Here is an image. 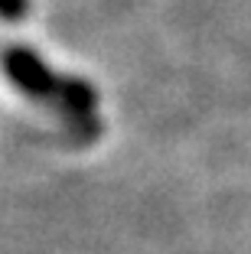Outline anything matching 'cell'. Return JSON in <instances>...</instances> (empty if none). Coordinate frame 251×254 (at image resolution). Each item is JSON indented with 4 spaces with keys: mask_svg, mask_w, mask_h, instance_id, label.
I'll list each match as a JSON object with an SVG mask.
<instances>
[{
    "mask_svg": "<svg viewBox=\"0 0 251 254\" xmlns=\"http://www.w3.org/2000/svg\"><path fill=\"white\" fill-rule=\"evenodd\" d=\"M0 10H3V13H10V16H16L23 10V0H0Z\"/></svg>",
    "mask_w": 251,
    "mask_h": 254,
    "instance_id": "obj_1",
    "label": "cell"
}]
</instances>
